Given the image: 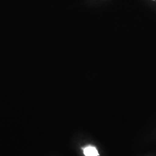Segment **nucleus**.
Instances as JSON below:
<instances>
[{
    "label": "nucleus",
    "instance_id": "1",
    "mask_svg": "<svg viewBox=\"0 0 156 156\" xmlns=\"http://www.w3.org/2000/svg\"><path fill=\"white\" fill-rule=\"evenodd\" d=\"M83 153L85 156H98V151L93 146L89 145L83 149Z\"/></svg>",
    "mask_w": 156,
    "mask_h": 156
}]
</instances>
